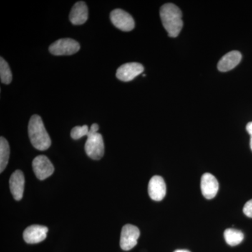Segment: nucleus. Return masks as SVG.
Returning a JSON list of instances; mask_svg holds the SVG:
<instances>
[{"label": "nucleus", "instance_id": "nucleus-7", "mask_svg": "<svg viewBox=\"0 0 252 252\" xmlns=\"http://www.w3.org/2000/svg\"><path fill=\"white\" fill-rule=\"evenodd\" d=\"M32 168L36 177L39 180H44L52 175L54 167L46 156L40 155L36 157L32 161Z\"/></svg>", "mask_w": 252, "mask_h": 252}, {"label": "nucleus", "instance_id": "nucleus-8", "mask_svg": "<svg viewBox=\"0 0 252 252\" xmlns=\"http://www.w3.org/2000/svg\"><path fill=\"white\" fill-rule=\"evenodd\" d=\"M144 72V67L138 63H129L123 64L117 71L119 80L130 81Z\"/></svg>", "mask_w": 252, "mask_h": 252}, {"label": "nucleus", "instance_id": "nucleus-3", "mask_svg": "<svg viewBox=\"0 0 252 252\" xmlns=\"http://www.w3.org/2000/svg\"><path fill=\"white\" fill-rule=\"evenodd\" d=\"M99 126L94 124L91 126L85 144L86 153L94 160H99L103 157L104 144L103 137L98 133Z\"/></svg>", "mask_w": 252, "mask_h": 252}, {"label": "nucleus", "instance_id": "nucleus-10", "mask_svg": "<svg viewBox=\"0 0 252 252\" xmlns=\"http://www.w3.org/2000/svg\"><path fill=\"white\" fill-rule=\"evenodd\" d=\"M48 231L44 225H32L23 232V239L28 244L39 243L45 240Z\"/></svg>", "mask_w": 252, "mask_h": 252}, {"label": "nucleus", "instance_id": "nucleus-5", "mask_svg": "<svg viewBox=\"0 0 252 252\" xmlns=\"http://www.w3.org/2000/svg\"><path fill=\"white\" fill-rule=\"evenodd\" d=\"M140 231L135 225L126 224L123 227L121 234L120 246L124 251L135 248L140 238Z\"/></svg>", "mask_w": 252, "mask_h": 252}, {"label": "nucleus", "instance_id": "nucleus-15", "mask_svg": "<svg viewBox=\"0 0 252 252\" xmlns=\"http://www.w3.org/2000/svg\"><path fill=\"white\" fill-rule=\"evenodd\" d=\"M224 238L226 243L230 246H236L243 241L244 234L240 230L228 228L225 230Z\"/></svg>", "mask_w": 252, "mask_h": 252}, {"label": "nucleus", "instance_id": "nucleus-18", "mask_svg": "<svg viewBox=\"0 0 252 252\" xmlns=\"http://www.w3.org/2000/svg\"><path fill=\"white\" fill-rule=\"evenodd\" d=\"M89 126L84 125L83 126H76L73 127L72 131H71V137L74 140H79L81 137L84 136H88L89 133Z\"/></svg>", "mask_w": 252, "mask_h": 252}, {"label": "nucleus", "instance_id": "nucleus-20", "mask_svg": "<svg viewBox=\"0 0 252 252\" xmlns=\"http://www.w3.org/2000/svg\"><path fill=\"white\" fill-rule=\"evenodd\" d=\"M246 129L248 133L250 134V136H251V140H250V147H251L252 151V122L249 123L248 125H247Z\"/></svg>", "mask_w": 252, "mask_h": 252}, {"label": "nucleus", "instance_id": "nucleus-6", "mask_svg": "<svg viewBox=\"0 0 252 252\" xmlns=\"http://www.w3.org/2000/svg\"><path fill=\"white\" fill-rule=\"evenodd\" d=\"M110 18L113 25L121 31L129 32L135 28L133 18L124 10H114L111 12Z\"/></svg>", "mask_w": 252, "mask_h": 252}, {"label": "nucleus", "instance_id": "nucleus-12", "mask_svg": "<svg viewBox=\"0 0 252 252\" xmlns=\"http://www.w3.org/2000/svg\"><path fill=\"white\" fill-rule=\"evenodd\" d=\"M9 186L15 200H21L23 198L25 189V177L22 171L16 170L11 175Z\"/></svg>", "mask_w": 252, "mask_h": 252}, {"label": "nucleus", "instance_id": "nucleus-13", "mask_svg": "<svg viewBox=\"0 0 252 252\" xmlns=\"http://www.w3.org/2000/svg\"><path fill=\"white\" fill-rule=\"evenodd\" d=\"M89 17L87 5L84 1H78L73 6L69 14V20L73 25L79 26L86 22Z\"/></svg>", "mask_w": 252, "mask_h": 252}, {"label": "nucleus", "instance_id": "nucleus-1", "mask_svg": "<svg viewBox=\"0 0 252 252\" xmlns=\"http://www.w3.org/2000/svg\"><path fill=\"white\" fill-rule=\"evenodd\" d=\"M162 25L170 37H177L183 28L182 13L176 5L168 3L162 5L160 10Z\"/></svg>", "mask_w": 252, "mask_h": 252}, {"label": "nucleus", "instance_id": "nucleus-16", "mask_svg": "<svg viewBox=\"0 0 252 252\" xmlns=\"http://www.w3.org/2000/svg\"><path fill=\"white\" fill-rule=\"evenodd\" d=\"M10 154L9 144L4 137L0 138V172L4 171L7 166Z\"/></svg>", "mask_w": 252, "mask_h": 252}, {"label": "nucleus", "instance_id": "nucleus-11", "mask_svg": "<svg viewBox=\"0 0 252 252\" xmlns=\"http://www.w3.org/2000/svg\"><path fill=\"white\" fill-rule=\"evenodd\" d=\"M200 187L203 196L210 200L217 195L219 190V182L215 176L210 173H205L202 177Z\"/></svg>", "mask_w": 252, "mask_h": 252}, {"label": "nucleus", "instance_id": "nucleus-14", "mask_svg": "<svg viewBox=\"0 0 252 252\" xmlns=\"http://www.w3.org/2000/svg\"><path fill=\"white\" fill-rule=\"evenodd\" d=\"M241 60L242 55L239 51H230L220 59L218 63V69L220 72H228L236 67Z\"/></svg>", "mask_w": 252, "mask_h": 252}, {"label": "nucleus", "instance_id": "nucleus-17", "mask_svg": "<svg viewBox=\"0 0 252 252\" xmlns=\"http://www.w3.org/2000/svg\"><path fill=\"white\" fill-rule=\"evenodd\" d=\"M0 77L3 84H9L12 81V73L9 64L2 57L0 59Z\"/></svg>", "mask_w": 252, "mask_h": 252}, {"label": "nucleus", "instance_id": "nucleus-4", "mask_svg": "<svg viewBox=\"0 0 252 252\" xmlns=\"http://www.w3.org/2000/svg\"><path fill=\"white\" fill-rule=\"evenodd\" d=\"M79 49V43L69 38L59 39L49 47L50 53L54 56H70L77 53Z\"/></svg>", "mask_w": 252, "mask_h": 252}, {"label": "nucleus", "instance_id": "nucleus-9", "mask_svg": "<svg viewBox=\"0 0 252 252\" xmlns=\"http://www.w3.org/2000/svg\"><path fill=\"white\" fill-rule=\"evenodd\" d=\"M149 196L155 201H160L166 195V185L160 176H154L149 182Z\"/></svg>", "mask_w": 252, "mask_h": 252}, {"label": "nucleus", "instance_id": "nucleus-2", "mask_svg": "<svg viewBox=\"0 0 252 252\" xmlns=\"http://www.w3.org/2000/svg\"><path fill=\"white\" fill-rule=\"evenodd\" d=\"M28 134L31 144L38 150L45 151L51 147V138L39 115L35 114L31 118L28 125Z\"/></svg>", "mask_w": 252, "mask_h": 252}, {"label": "nucleus", "instance_id": "nucleus-21", "mask_svg": "<svg viewBox=\"0 0 252 252\" xmlns=\"http://www.w3.org/2000/svg\"><path fill=\"white\" fill-rule=\"evenodd\" d=\"M175 252H190L188 251V250H176Z\"/></svg>", "mask_w": 252, "mask_h": 252}, {"label": "nucleus", "instance_id": "nucleus-19", "mask_svg": "<svg viewBox=\"0 0 252 252\" xmlns=\"http://www.w3.org/2000/svg\"><path fill=\"white\" fill-rule=\"evenodd\" d=\"M243 212L247 217L252 218V199L245 204L243 207Z\"/></svg>", "mask_w": 252, "mask_h": 252}]
</instances>
